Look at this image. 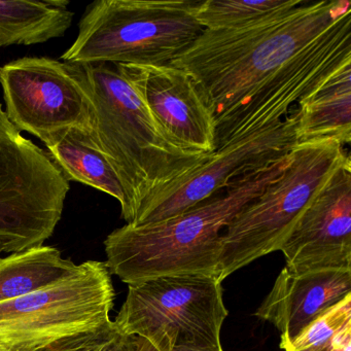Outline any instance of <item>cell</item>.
Listing matches in <instances>:
<instances>
[{
	"instance_id": "cell-18",
	"label": "cell",
	"mask_w": 351,
	"mask_h": 351,
	"mask_svg": "<svg viewBox=\"0 0 351 351\" xmlns=\"http://www.w3.org/2000/svg\"><path fill=\"white\" fill-rule=\"evenodd\" d=\"M302 3L303 0H205L199 3L196 18L204 29H237Z\"/></svg>"
},
{
	"instance_id": "cell-16",
	"label": "cell",
	"mask_w": 351,
	"mask_h": 351,
	"mask_svg": "<svg viewBox=\"0 0 351 351\" xmlns=\"http://www.w3.org/2000/svg\"><path fill=\"white\" fill-rule=\"evenodd\" d=\"M79 265L60 250L40 245L0 258V303L29 295L71 276Z\"/></svg>"
},
{
	"instance_id": "cell-3",
	"label": "cell",
	"mask_w": 351,
	"mask_h": 351,
	"mask_svg": "<svg viewBox=\"0 0 351 351\" xmlns=\"http://www.w3.org/2000/svg\"><path fill=\"white\" fill-rule=\"evenodd\" d=\"M291 159L289 153L270 167L240 178L171 219L149 225L126 223L114 230L104 241V263L110 274L128 285L180 275L217 278L223 230L285 171Z\"/></svg>"
},
{
	"instance_id": "cell-19",
	"label": "cell",
	"mask_w": 351,
	"mask_h": 351,
	"mask_svg": "<svg viewBox=\"0 0 351 351\" xmlns=\"http://www.w3.org/2000/svg\"><path fill=\"white\" fill-rule=\"evenodd\" d=\"M351 326V293L304 328L297 338L281 347L285 351H326L339 332Z\"/></svg>"
},
{
	"instance_id": "cell-11",
	"label": "cell",
	"mask_w": 351,
	"mask_h": 351,
	"mask_svg": "<svg viewBox=\"0 0 351 351\" xmlns=\"http://www.w3.org/2000/svg\"><path fill=\"white\" fill-rule=\"evenodd\" d=\"M291 274L351 270V162L320 189L281 247Z\"/></svg>"
},
{
	"instance_id": "cell-23",
	"label": "cell",
	"mask_w": 351,
	"mask_h": 351,
	"mask_svg": "<svg viewBox=\"0 0 351 351\" xmlns=\"http://www.w3.org/2000/svg\"><path fill=\"white\" fill-rule=\"evenodd\" d=\"M3 252H5V250H3V246L0 244V254H3Z\"/></svg>"
},
{
	"instance_id": "cell-15",
	"label": "cell",
	"mask_w": 351,
	"mask_h": 351,
	"mask_svg": "<svg viewBox=\"0 0 351 351\" xmlns=\"http://www.w3.org/2000/svg\"><path fill=\"white\" fill-rule=\"evenodd\" d=\"M66 0H0V48L44 44L61 38L73 23Z\"/></svg>"
},
{
	"instance_id": "cell-7",
	"label": "cell",
	"mask_w": 351,
	"mask_h": 351,
	"mask_svg": "<svg viewBox=\"0 0 351 351\" xmlns=\"http://www.w3.org/2000/svg\"><path fill=\"white\" fill-rule=\"evenodd\" d=\"M228 314L217 277L180 275L129 285L114 322L122 334L168 349L176 345L221 348Z\"/></svg>"
},
{
	"instance_id": "cell-14",
	"label": "cell",
	"mask_w": 351,
	"mask_h": 351,
	"mask_svg": "<svg viewBox=\"0 0 351 351\" xmlns=\"http://www.w3.org/2000/svg\"><path fill=\"white\" fill-rule=\"evenodd\" d=\"M295 145L334 139L351 143V62L345 63L322 87L297 104Z\"/></svg>"
},
{
	"instance_id": "cell-12",
	"label": "cell",
	"mask_w": 351,
	"mask_h": 351,
	"mask_svg": "<svg viewBox=\"0 0 351 351\" xmlns=\"http://www.w3.org/2000/svg\"><path fill=\"white\" fill-rule=\"evenodd\" d=\"M116 65L141 94L156 122L180 147L201 154L217 149L215 112L188 71L171 63Z\"/></svg>"
},
{
	"instance_id": "cell-20",
	"label": "cell",
	"mask_w": 351,
	"mask_h": 351,
	"mask_svg": "<svg viewBox=\"0 0 351 351\" xmlns=\"http://www.w3.org/2000/svg\"><path fill=\"white\" fill-rule=\"evenodd\" d=\"M138 336L122 334L114 320L101 328L65 337L34 351H137Z\"/></svg>"
},
{
	"instance_id": "cell-21",
	"label": "cell",
	"mask_w": 351,
	"mask_h": 351,
	"mask_svg": "<svg viewBox=\"0 0 351 351\" xmlns=\"http://www.w3.org/2000/svg\"><path fill=\"white\" fill-rule=\"evenodd\" d=\"M167 351H223L221 348H210V347L191 346V345H176L169 347Z\"/></svg>"
},
{
	"instance_id": "cell-2",
	"label": "cell",
	"mask_w": 351,
	"mask_h": 351,
	"mask_svg": "<svg viewBox=\"0 0 351 351\" xmlns=\"http://www.w3.org/2000/svg\"><path fill=\"white\" fill-rule=\"evenodd\" d=\"M69 65L91 101L92 130L84 137L116 173L125 196L121 215L127 225H133L154 193L210 154L188 151L174 141L116 64Z\"/></svg>"
},
{
	"instance_id": "cell-1",
	"label": "cell",
	"mask_w": 351,
	"mask_h": 351,
	"mask_svg": "<svg viewBox=\"0 0 351 351\" xmlns=\"http://www.w3.org/2000/svg\"><path fill=\"white\" fill-rule=\"evenodd\" d=\"M350 10L349 0H303L246 27L204 29L171 64L200 86L217 127Z\"/></svg>"
},
{
	"instance_id": "cell-10",
	"label": "cell",
	"mask_w": 351,
	"mask_h": 351,
	"mask_svg": "<svg viewBox=\"0 0 351 351\" xmlns=\"http://www.w3.org/2000/svg\"><path fill=\"white\" fill-rule=\"evenodd\" d=\"M347 62H351V10L217 127V149L285 119L293 104L314 93Z\"/></svg>"
},
{
	"instance_id": "cell-8",
	"label": "cell",
	"mask_w": 351,
	"mask_h": 351,
	"mask_svg": "<svg viewBox=\"0 0 351 351\" xmlns=\"http://www.w3.org/2000/svg\"><path fill=\"white\" fill-rule=\"evenodd\" d=\"M299 121L297 108L285 119L236 139L209 155L203 163L154 193L134 223L149 225L176 217L240 178L270 167L291 153Z\"/></svg>"
},
{
	"instance_id": "cell-6",
	"label": "cell",
	"mask_w": 351,
	"mask_h": 351,
	"mask_svg": "<svg viewBox=\"0 0 351 351\" xmlns=\"http://www.w3.org/2000/svg\"><path fill=\"white\" fill-rule=\"evenodd\" d=\"M106 263L87 261L71 276L0 303V348L34 351L110 322L114 293Z\"/></svg>"
},
{
	"instance_id": "cell-4",
	"label": "cell",
	"mask_w": 351,
	"mask_h": 351,
	"mask_svg": "<svg viewBox=\"0 0 351 351\" xmlns=\"http://www.w3.org/2000/svg\"><path fill=\"white\" fill-rule=\"evenodd\" d=\"M194 0H97L61 56L75 64L171 63L202 34Z\"/></svg>"
},
{
	"instance_id": "cell-17",
	"label": "cell",
	"mask_w": 351,
	"mask_h": 351,
	"mask_svg": "<svg viewBox=\"0 0 351 351\" xmlns=\"http://www.w3.org/2000/svg\"><path fill=\"white\" fill-rule=\"evenodd\" d=\"M49 155L69 182H81L110 195L124 205L122 186L104 156L84 137L69 130L46 145Z\"/></svg>"
},
{
	"instance_id": "cell-13",
	"label": "cell",
	"mask_w": 351,
	"mask_h": 351,
	"mask_svg": "<svg viewBox=\"0 0 351 351\" xmlns=\"http://www.w3.org/2000/svg\"><path fill=\"white\" fill-rule=\"evenodd\" d=\"M351 293V270L291 274L285 268L254 315L281 332L280 347Z\"/></svg>"
},
{
	"instance_id": "cell-9",
	"label": "cell",
	"mask_w": 351,
	"mask_h": 351,
	"mask_svg": "<svg viewBox=\"0 0 351 351\" xmlns=\"http://www.w3.org/2000/svg\"><path fill=\"white\" fill-rule=\"evenodd\" d=\"M5 114L21 132L45 145L69 130L89 134L92 106L69 63L25 57L0 67Z\"/></svg>"
},
{
	"instance_id": "cell-24",
	"label": "cell",
	"mask_w": 351,
	"mask_h": 351,
	"mask_svg": "<svg viewBox=\"0 0 351 351\" xmlns=\"http://www.w3.org/2000/svg\"><path fill=\"white\" fill-rule=\"evenodd\" d=\"M0 351H7V350H5V349H3V348H0Z\"/></svg>"
},
{
	"instance_id": "cell-5",
	"label": "cell",
	"mask_w": 351,
	"mask_h": 351,
	"mask_svg": "<svg viewBox=\"0 0 351 351\" xmlns=\"http://www.w3.org/2000/svg\"><path fill=\"white\" fill-rule=\"evenodd\" d=\"M285 171L230 221L221 235L217 278L280 252L301 215L335 170L350 158L334 139L295 145Z\"/></svg>"
},
{
	"instance_id": "cell-22",
	"label": "cell",
	"mask_w": 351,
	"mask_h": 351,
	"mask_svg": "<svg viewBox=\"0 0 351 351\" xmlns=\"http://www.w3.org/2000/svg\"><path fill=\"white\" fill-rule=\"evenodd\" d=\"M168 348L165 347L159 346V345L154 344V343L149 342L147 339L141 338L139 339V345L137 351H167Z\"/></svg>"
}]
</instances>
